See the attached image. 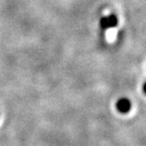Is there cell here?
<instances>
[{"instance_id": "obj_1", "label": "cell", "mask_w": 146, "mask_h": 146, "mask_svg": "<svg viewBox=\"0 0 146 146\" xmlns=\"http://www.w3.org/2000/svg\"><path fill=\"white\" fill-rule=\"evenodd\" d=\"M116 108L120 113H128L131 110V102L127 98H121L116 102Z\"/></svg>"}, {"instance_id": "obj_2", "label": "cell", "mask_w": 146, "mask_h": 146, "mask_svg": "<svg viewBox=\"0 0 146 146\" xmlns=\"http://www.w3.org/2000/svg\"><path fill=\"white\" fill-rule=\"evenodd\" d=\"M107 20L108 29H112V27H115L118 25V18L115 14H110L107 16Z\"/></svg>"}, {"instance_id": "obj_3", "label": "cell", "mask_w": 146, "mask_h": 146, "mask_svg": "<svg viewBox=\"0 0 146 146\" xmlns=\"http://www.w3.org/2000/svg\"><path fill=\"white\" fill-rule=\"evenodd\" d=\"M100 27H101L102 30H107V29H108L107 16H106V17H102L101 19H100Z\"/></svg>"}, {"instance_id": "obj_4", "label": "cell", "mask_w": 146, "mask_h": 146, "mask_svg": "<svg viewBox=\"0 0 146 146\" xmlns=\"http://www.w3.org/2000/svg\"><path fill=\"white\" fill-rule=\"evenodd\" d=\"M142 89H143V92H144V94H146V82L143 84V86H142Z\"/></svg>"}]
</instances>
